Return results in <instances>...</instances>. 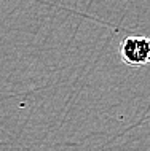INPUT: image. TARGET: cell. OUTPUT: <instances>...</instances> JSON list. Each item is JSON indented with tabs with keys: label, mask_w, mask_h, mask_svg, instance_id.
Wrapping results in <instances>:
<instances>
[{
	"label": "cell",
	"mask_w": 150,
	"mask_h": 151,
	"mask_svg": "<svg viewBox=\"0 0 150 151\" xmlns=\"http://www.w3.org/2000/svg\"><path fill=\"white\" fill-rule=\"evenodd\" d=\"M120 59L129 67H144L150 60V38L128 35L120 43Z\"/></svg>",
	"instance_id": "cell-1"
}]
</instances>
